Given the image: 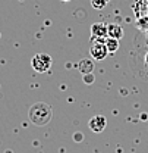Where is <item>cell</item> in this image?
<instances>
[{
    "label": "cell",
    "instance_id": "cell-9",
    "mask_svg": "<svg viewBox=\"0 0 148 153\" xmlns=\"http://www.w3.org/2000/svg\"><path fill=\"white\" fill-rule=\"evenodd\" d=\"M111 0H91V4H93L94 9H104Z\"/></svg>",
    "mask_w": 148,
    "mask_h": 153
},
{
    "label": "cell",
    "instance_id": "cell-8",
    "mask_svg": "<svg viewBox=\"0 0 148 153\" xmlns=\"http://www.w3.org/2000/svg\"><path fill=\"white\" fill-rule=\"evenodd\" d=\"M104 43H106V47H107L109 53H116V52L119 50V40H117V38L107 37Z\"/></svg>",
    "mask_w": 148,
    "mask_h": 153
},
{
    "label": "cell",
    "instance_id": "cell-2",
    "mask_svg": "<svg viewBox=\"0 0 148 153\" xmlns=\"http://www.w3.org/2000/svg\"><path fill=\"white\" fill-rule=\"evenodd\" d=\"M52 63H53V59L50 55L47 53H37L34 55L31 59V66L32 69L38 72V74H44L47 72L50 68H52Z\"/></svg>",
    "mask_w": 148,
    "mask_h": 153
},
{
    "label": "cell",
    "instance_id": "cell-10",
    "mask_svg": "<svg viewBox=\"0 0 148 153\" xmlns=\"http://www.w3.org/2000/svg\"><path fill=\"white\" fill-rule=\"evenodd\" d=\"M82 79H84V82H85L87 85H91L94 81H95V75H94L93 72H91V74H85V75H82Z\"/></svg>",
    "mask_w": 148,
    "mask_h": 153
},
{
    "label": "cell",
    "instance_id": "cell-4",
    "mask_svg": "<svg viewBox=\"0 0 148 153\" xmlns=\"http://www.w3.org/2000/svg\"><path fill=\"white\" fill-rule=\"evenodd\" d=\"M91 36L93 38L101 40L109 37V24L106 22H94L91 25Z\"/></svg>",
    "mask_w": 148,
    "mask_h": 153
},
{
    "label": "cell",
    "instance_id": "cell-11",
    "mask_svg": "<svg viewBox=\"0 0 148 153\" xmlns=\"http://www.w3.org/2000/svg\"><path fill=\"white\" fill-rule=\"evenodd\" d=\"M74 140L76 141V143H81V141L84 140V135H82V133H75L74 134Z\"/></svg>",
    "mask_w": 148,
    "mask_h": 153
},
{
    "label": "cell",
    "instance_id": "cell-3",
    "mask_svg": "<svg viewBox=\"0 0 148 153\" xmlns=\"http://www.w3.org/2000/svg\"><path fill=\"white\" fill-rule=\"evenodd\" d=\"M90 55L93 57L94 60H104L106 56L109 55V50L106 47V43L101 41V40H97L94 41L90 47Z\"/></svg>",
    "mask_w": 148,
    "mask_h": 153
},
{
    "label": "cell",
    "instance_id": "cell-6",
    "mask_svg": "<svg viewBox=\"0 0 148 153\" xmlns=\"http://www.w3.org/2000/svg\"><path fill=\"white\" fill-rule=\"evenodd\" d=\"M78 69H79V72H81L82 75H85V74H91V72L94 71V60L93 59H90V57H84V59H81L79 63H78Z\"/></svg>",
    "mask_w": 148,
    "mask_h": 153
},
{
    "label": "cell",
    "instance_id": "cell-1",
    "mask_svg": "<svg viewBox=\"0 0 148 153\" xmlns=\"http://www.w3.org/2000/svg\"><path fill=\"white\" fill-rule=\"evenodd\" d=\"M28 118H29V121L34 125L44 127V125H47L52 121V118H53V109L46 102H37V103H34L29 108Z\"/></svg>",
    "mask_w": 148,
    "mask_h": 153
},
{
    "label": "cell",
    "instance_id": "cell-7",
    "mask_svg": "<svg viewBox=\"0 0 148 153\" xmlns=\"http://www.w3.org/2000/svg\"><path fill=\"white\" fill-rule=\"evenodd\" d=\"M109 37L120 40V38L123 37V28L119 24H114V22L109 24Z\"/></svg>",
    "mask_w": 148,
    "mask_h": 153
},
{
    "label": "cell",
    "instance_id": "cell-5",
    "mask_svg": "<svg viewBox=\"0 0 148 153\" xmlns=\"http://www.w3.org/2000/svg\"><path fill=\"white\" fill-rule=\"evenodd\" d=\"M106 125H107V119L104 115H95L88 122V127L93 133H103L106 130Z\"/></svg>",
    "mask_w": 148,
    "mask_h": 153
},
{
    "label": "cell",
    "instance_id": "cell-12",
    "mask_svg": "<svg viewBox=\"0 0 148 153\" xmlns=\"http://www.w3.org/2000/svg\"><path fill=\"white\" fill-rule=\"evenodd\" d=\"M62 1H71V0H62Z\"/></svg>",
    "mask_w": 148,
    "mask_h": 153
}]
</instances>
